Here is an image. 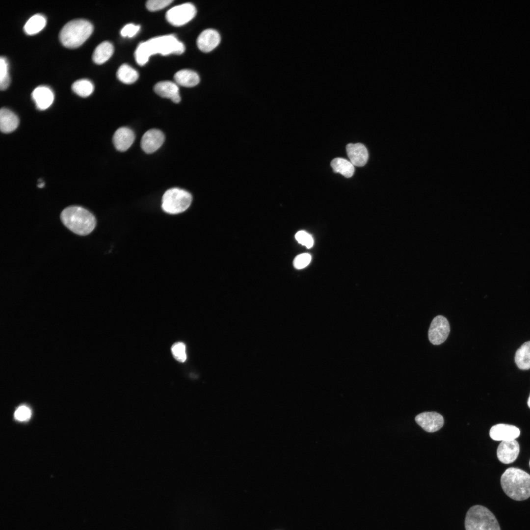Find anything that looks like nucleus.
Segmentation results:
<instances>
[{
  "mask_svg": "<svg viewBox=\"0 0 530 530\" xmlns=\"http://www.w3.org/2000/svg\"><path fill=\"white\" fill-rule=\"evenodd\" d=\"M93 30L92 24L85 19H79L67 23L61 29L59 37L65 47L75 48L82 44Z\"/></svg>",
  "mask_w": 530,
  "mask_h": 530,
  "instance_id": "4",
  "label": "nucleus"
},
{
  "mask_svg": "<svg viewBox=\"0 0 530 530\" xmlns=\"http://www.w3.org/2000/svg\"><path fill=\"white\" fill-rule=\"evenodd\" d=\"M504 493L515 501H523L530 497V475L516 468L507 469L501 478Z\"/></svg>",
  "mask_w": 530,
  "mask_h": 530,
  "instance_id": "2",
  "label": "nucleus"
},
{
  "mask_svg": "<svg viewBox=\"0 0 530 530\" xmlns=\"http://www.w3.org/2000/svg\"><path fill=\"white\" fill-rule=\"evenodd\" d=\"M139 29V26L129 24L123 27L120 31V33L123 37H132L137 33Z\"/></svg>",
  "mask_w": 530,
  "mask_h": 530,
  "instance_id": "32",
  "label": "nucleus"
},
{
  "mask_svg": "<svg viewBox=\"0 0 530 530\" xmlns=\"http://www.w3.org/2000/svg\"><path fill=\"white\" fill-rule=\"evenodd\" d=\"M30 410L25 405L19 407L14 413L15 419L20 421H26L30 418Z\"/></svg>",
  "mask_w": 530,
  "mask_h": 530,
  "instance_id": "31",
  "label": "nucleus"
},
{
  "mask_svg": "<svg viewBox=\"0 0 530 530\" xmlns=\"http://www.w3.org/2000/svg\"><path fill=\"white\" fill-rule=\"evenodd\" d=\"M466 530H501L494 514L486 507L476 505L467 511L465 519Z\"/></svg>",
  "mask_w": 530,
  "mask_h": 530,
  "instance_id": "5",
  "label": "nucleus"
},
{
  "mask_svg": "<svg viewBox=\"0 0 530 530\" xmlns=\"http://www.w3.org/2000/svg\"><path fill=\"white\" fill-rule=\"evenodd\" d=\"M164 141L163 133L158 129H150L142 136L141 147L147 154L155 152L162 145Z\"/></svg>",
  "mask_w": 530,
  "mask_h": 530,
  "instance_id": "10",
  "label": "nucleus"
},
{
  "mask_svg": "<svg viewBox=\"0 0 530 530\" xmlns=\"http://www.w3.org/2000/svg\"><path fill=\"white\" fill-rule=\"evenodd\" d=\"M173 1L172 0H150L146 2V6L149 11H155L167 6Z\"/></svg>",
  "mask_w": 530,
  "mask_h": 530,
  "instance_id": "29",
  "label": "nucleus"
},
{
  "mask_svg": "<svg viewBox=\"0 0 530 530\" xmlns=\"http://www.w3.org/2000/svg\"><path fill=\"white\" fill-rule=\"evenodd\" d=\"M134 139V132L131 129L127 127H121L115 132L113 142L118 151L124 152L131 146Z\"/></svg>",
  "mask_w": 530,
  "mask_h": 530,
  "instance_id": "15",
  "label": "nucleus"
},
{
  "mask_svg": "<svg viewBox=\"0 0 530 530\" xmlns=\"http://www.w3.org/2000/svg\"><path fill=\"white\" fill-rule=\"evenodd\" d=\"M191 201L192 196L188 192L179 188H172L163 195L161 207L165 212L176 214L186 210Z\"/></svg>",
  "mask_w": 530,
  "mask_h": 530,
  "instance_id": "6",
  "label": "nucleus"
},
{
  "mask_svg": "<svg viewBox=\"0 0 530 530\" xmlns=\"http://www.w3.org/2000/svg\"><path fill=\"white\" fill-rule=\"evenodd\" d=\"M346 151L350 161L354 166L361 167L366 164L369 154L366 147L363 144H348L346 146Z\"/></svg>",
  "mask_w": 530,
  "mask_h": 530,
  "instance_id": "14",
  "label": "nucleus"
},
{
  "mask_svg": "<svg viewBox=\"0 0 530 530\" xmlns=\"http://www.w3.org/2000/svg\"><path fill=\"white\" fill-rule=\"evenodd\" d=\"M220 40V36L216 30L209 28L200 34L197 39V45L202 52L208 53L219 45Z\"/></svg>",
  "mask_w": 530,
  "mask_h": 530,
  "instance_id": "13",
  "label": "nucleus"
},
{
  "mask_svg": "<svg viewBox=\"0 0 530 530\" xmlns=\"http://www.w3.org/2000/svg\"><path fill=\"white\" fill-rule=\"evenodd\" d=\"M196 14L194 5L190 3H185L170 9L166 12L165 17L172 25L180 26L191 21Z\"/></svg>",
  "mask_w": 530,
  "mask_h": 530,
  "instance_id": "7",
  "label": "nucleus"
},
{
  "mask_svg": "<svg viewBox=\"0 0 530 530\" xmlns=\"http://www.w3.org/2000/svg\"><path fill=\"white\" fill-rule=\"evenodd\" d=\"M113 51V46L110 42L104 41L99 44L94 50L92 59L96 64L104 63L111 57Z\"/></svg>",
  "mask_w": 530,
  "mask_h": 530,
  "instance_id": "20",
  "label": "nucleus"
},
{
  "mask_svg": "<svg viewBox=\"0 0 530 530\" xmlns=\"http://www.w3.org/2000/svg\"><path fill=\"white\" fill-rule=\"evenodd\" d=\"M74 92L81 97H87L94 90V85L89 80L81 79L75 81L72 85Z\"/></svg>",
  "mask_w": 530,
  "mask_h": 530,
  "instance_id": "25",
  "label": "nucleus"
},
{
  "mask_svg": "<svg viewBox=\"0 0 530 530\" xmlns=\"http://www.w3.org/2000/svg\"><path fill=\"white\" fill-rule=\"evenodd\" d=\"M171 351L173 357L178 361L184 362L186 359L185 344L182 342H177L173 344Z\"/></svg>",
  "mask_w": 530,
  "mask_h": 530,
  "instance_id": "27",
  "label": "nucleus"
},
{
  "mask_svg": "<svg viewBox=\"0 0 530 530\" xmlns=\"http://www.w3.org/2000/svg\"><path fill=\"white\" fill-rule=\"evenodd\" d=\"M46 24L44 15L38 13L32 15L26 21L24 26L25 32L29 35L36 34L41 30Z\"/></svg>",
  "mask_w": 530,
  "mask_h": 530,
  "instance_id": "23",
  "label": "nucleus"
},
{
  "mask_svg": "<svg viewBox=\"0 0 530 530\" xmlns=\"http://www.w3.org/2000/svg\"><path fill=\"white\" fill-rule=\"evenodd\" d=\"M330 164L333 172L340 173L345 178H350L354 174V166L350 161L344 158H335Z\"/></svg>",
  "mask_w": 530,
  "mask_h": 530,
  "instance_id": "22",
  "label": "nucleus"
},
{
  "mask_svg": "<svg viewBox=\"0 0 530 530\" xmlns=\"http://www.w3.org/2000/svg\"><path fill=\"white\" fill-rule=\"evenodd\" d=\"M519 450V445L516 440L502 441L498 447L497 455L501 462L509 464L517 459Z\"/></svg>",
  "mask_w": 530,
  "mask_h": 530,
  "instance_id": "11",
  "label": "nucleus"
},
{
  "mask_svg": "<svg viewBox=\"0 0 530 530\" xmlns=\"http://www.w3.org/2000/svg\"><path fill=\"white\" fill-rule=\"evenodd\" d=\"M174 79L177 83L185 87H193L200 81V78L195 72L183 69L178 71L174 76Z\"/></svg>",
  "mask_w": 530,
  "mask_h": 530,
  "instance_id": "19",
  "label": "nucleus"
},
{
  "mask_svg": "<svg viewBox=\"0 0 530 530\" xmlns=\"http://www.w3.org/2000/svg\"></svg>",
  "mask_w": 530,
  "mask_h": 530,
  "instance_id": "35",
  "label": "nucleus"
},
{
  "mask_svg": "<svg viewBox=\"0 0 530 530\" xmlns=\"http://www.w3.org/2000/svg\"><path fill=\"white\" fill-rule=\"evenodd\" d=\"M515 362L521 370L530 369V341L524 343L516 351Z\"/></svg>",
  "mask_w": 530,
  "mask_h": 530,
  "instance_id": "21",
  "label": "nucleus"
},
{
  "mask_svg": "<svg viewBox=\"0 0 530 530\" xmlns=\"http://www.w3.org/2000/svg\"><path fill=\"white\" fill-rule=\"evenodd\" d=\"M44 186V183L43 182H40L38 184V186L39 187H40V188L43 187Z\"/></svg>",
  "mask_w": 530,
  "mask_h": 530,
  "instance_id": "33",
  "label": "nucleus"
},
{
  "mask_svg": "<svg viewBox=\"0 0 530 530\" xmlns=\"http://www.w3.org/2000/svg\"><path fill=\"white\" fill-rule=\"evenodd\" d=\"M415 421L423 429L428 432H434L439 430L444 424L443 416L435 412L420 413L416 416Z\"/></svg>",
  "mask_w": 530,
  "mask_h": 530,
  "instance_id": "9",
  "label": "nucleus"
},
{
  "mask_svg": "<svg viewBox=\"0 0 530 530\" xmlns=\"http://www.w3.org/2000/svg\"><path fill=\"white\" fill-rule=\"evenodd\" d=\"M450 332L448 319L442 315L435 317L432 320L428 330V336L430 342L434 345H439L447 339Z\"/></svg>",
  "mask_w": 530,
  "mask_h": 530,
  "instance_id": "8",
  "label": "nucleus"
},
{
  "mask_svg": "<svg viewBox=\"0 0 530 530\" xmlns=\"http://www.w3.org/2000/svg\"><path fill=\"white\" fill-rule=\"evenodd\" d=\"M17 116L10 109L3 107L0 110V128L2 132L9 133L13 132L19 125Z\"/></svg>",
  "mask_w": 530,
  "mask_h": 530,
  "instance_id": "18",
  "label": "nucleus"
},
{
  "mask_svg": "<svg viewBox=\"0 0 530 530\" xmlns=\"http://www.w3.org/2000/svg\"><path fill=\"white\" fill-rule=\"evenodd\" d=\"M60 217L63 224L68 229L80 236L89 234L96 225L94 215L86 209L78 206L64 209Z\"/></svg>",
  "mask_w": 530,
  "mask_h": 530,
  "instance_id": "3",
  "label": "nucleus"
},
{
  "mask_svg": "<svg viewBox=\"0 0 530 530\" xmlns=\"http://www.w3.org/2000/svg\"><path fill=\"white\" fill-rule=\"evenodd\" d=\"M31 96L37 107L40 110L48 108L54 100L53 91L49 87L44 85L36 87L32 91Z\"/></svg>",
  "mask_w": 530,
  "mask_h": 530,
  "instance_id": "16",
  "label": "nucleus"
},
{
  "mask_svg": "<svg viewBox=\"0 0 530 530\" xmlns=\"http://www.w3.org/2000/svg\"><path fill=\"white\" fill-rule=\"evenodd\" d=\"M297 241L307 248H311L314 244V240L312 237L304 231H298L295 236Z\"/></svg>",
  "mask_w": 530,
  "mask_h": 530,
  "instance_id": "28",
  "label": "nucleus"
},
{
  "mask_svg": "<svg viewBox=\"0 0 530 530\" xmlns=\"http://www.w3.org/2000/svg\"><path fill=\"white\" fill-rule=\"evenodd\" d=\"M116 75L120 81L126 84L132 83L138 78L137 72L127 64H123L119 67Z\"/></svg>",
  "mask_w": 530,
  "mask_h": 530,
  "instance_id": "24",
  "label": "nucleus"
},
{
  "mask_svg": "<svg viewBox=\"0 0 530 530\" xmlns=\"http://www.w3.org/2000/svg\"><path fill=\"white\" fill-rule=\"evenodd\" d=\"M311 260V256L308 253L297 255L293 261V265L296 269H302L307 266Z\"/></svg>",
  "mask_w": 530,
  "mask_h": 530,
  "instance_id": "30",
  "label": "nucleus"
},
{
  "mask_svg": "<svg viewBox=\"0 0 530 530\" xmlns=\"http://www.w3.org/2000/svg\"><path fill=\"white\" fill-rule=\"evenodd\" d=\"M528 405L529 407L530 408V397H529V398H528Z\"/></svg>",
  "mask_w": 530,
  "mask_h": 530,
  "instance_id": "34",
  "label": "nucleus"
},
{
  "mask_svg": "<svg viewBox=\"0 0 530 530\" xmlns=\"http://www.w3.org/2000/svg\"><path fill=\"white\" fill-rule=\"evenodd\" d=\"M490 436L494 440L506 441L515 440L520 434L516 426L504 424H497L490 430Z\"/></svg>",
  "mask_w": 530,
  "mask_h": 530,
  "instance_id": "12",
  "label": "nucleus"
},
{
  "mask_svg": "<svg viewBox=\"0 0 530 530\" xmlns=\"http://www.w3.org/2000/svg\"><path fill=\"white\" fill-rule=\"evenodd\" d=\"M8 64L6 59L2 56L0 58V88L1 90L5 89L10 83L8 74Z\"/></svg>",
  "mask_w": 530,
  "mask_h": 530,
  "instance_id": "26",
  "label": "nucleus"
},
{
  "mask_svg": "<svg viewBox=\"0 0 530 530\" xmlns=\"http://www.w3.org/2000/svg\"><path fill=\"white\" fill-rule=\"evenodd\" d=\"M154 91L159 96L171 99L175 103L181 101L179 88L177 84L170 81L159 82L154 86Z\"/></svg>",
  "mask_w": 530,
  "mask_h": 530,
  "instance_id": "17",
  "label": "nucleus"
},
{
  "mask_svg": "<svg viewBox=\"0 0 530 530\" xmlns=\"http://www.w3.org/2000/svg\"><path fill=\"white\" fill-rule=\"evenodd\" d=\"M184 45L173 35H165L152 38L140 43L137 47L134 57L139 65H144L149 57L160 53L163 55L173 53L180 54L185 51Z\"/></svg>",
  "mask_w": 530,
  "mask_h": 530,
  "instance_id": "1",
  "label": "nucleus"
}]
</instances>
